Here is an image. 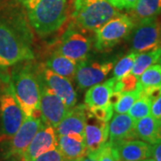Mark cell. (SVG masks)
<instances>
[{
	"instance_id": "cell-1",
	"label": "cell",
	"mask_w": 161,
	"mask_h": 161,
	"mask_svg": "<svg viewBox=\"0 0 161 161\" xmlns=\"http://www.w3.org/2000/svg\"><path fill=\"white\" fill-rule=\"evenodd\" d=\"M31 27L40 37L61 29L68 18L67 0H22Z\"/></svg>"
},
{
	"instance_id": "cell-2",
	"label": "cell",
	"mask_w": 161,
	"mask_h": 161,
	"mask_svg": "<svg viewBox=\"0 0 161 161\" xmlns=\"http://www.w3.org/2000/svg\"><path fill=\"white\" fill-rule=\"evenodd\" d=\"M12 86L25 117H41L40 110V86L37 67L30 61L14 65L10 73Z\"/></svg>"
},
{
	"instance_id": "cell-3",
	"label": "cell",
	"mask_w": 161,
	"mask_h": 161,
	"mask_svg": "<svg viewBox=\"0 0 161 161\" xmlns=\"http://www.w3.org/2000/svg\"><path fill=\"white\" fill-rule=\"evenodd\" d=\"M29 31L0 18V69L33 60Z\"/></svg>"
},
{
	"instance_id": "cell-4",
	"label": "cell",
	"mask_w": 161,
	"mask_h": 161,
	"mask_svg": "<svg viewBox=\"0 0 161 161\" xmlns=\"http://www.w3.org/2000/svg\"><path fill=\"white\" fill-rule=\"evenodd\" d=\"M24 119L13 90L10 74L0 73V142L10 141Z\"/></svg>"
},
{
	"instance_id": "cell-5",
	"label": "cell",
	"mask_w": 161,
	"mask_h": 161,
	"mask_svg": "<svg viewBox=\"0 0 161 161\" xmlns=\"http://www.w3.org/2000/svg\"><path fill=\"white\" fill-rule=\"evenodd\" d=\"M119 14L108 0H75L71 16L78 28L95 31Z\"/></svg>"
},
{
	"instance_id": "cell-6",
	"label": "cell",
	"mask_w": 161,
	"mask_h": 161,
	"mask_svg": "<svg viewBox=\"0 0 161 161\" xmlns=\"http://www.w3.org/2000/svg\"><path fill=\"white\" fill-rule=\"evenodd\" d=\"M135 26L132 17L119 14L95 31L94 47L98 51H108L128 37Z\"/></svg>"
},
{
	"instance_id": "cell-7",
	"label": "cell",
	"mask_w": 161,
	"mask_h": 161,
	"mask_svg": "<svg viewBox=\"0 0 161 161\" xmlns=\"http://www.w3.org/2000/svg\"><path fill=\"white\" fill-rule=\"evenodd\" d=\"M86 32L71 22L61 36L55 52L78 63L87 60L92 44L91 38Z\"/></svg>"
},
{
	"instance_id": "cell-8",
	"label": "cell",
	"mask_w": 161,
	"mask_h": 161,
	"mask_svg": "<svg viewBox=\"0 0 161 161\" xmlns=\"http://www.w3.org/2000/svg\"><path fill=\"white\" fill-rule=\"evenodd\" d=\"M131 33L132 52L143 53L161 47V23L158 17L141 20Z\"/></svg>"
},
{
	"instance_id": "cell-9",
	"label": "cell",
	"mask_w": 161,
	"mask_h": 161,
	"mask_svg": "<svg viewBox=\"0 0 161 161\" xmlns=\"http://www.w3.org/2000/svg\"><path fill=\"white\" fill-rule=\"evenodd\" d=\"M37 73L39 79L63 100L68 109L75 107L77 102V93L71 80L57 75L46 65L37 66Z\"/></svg>"
},
{
	"instance_id": "cell-10",
	"label": "cell",
	"mask_w": 161,
	"mask_h": 161,
	"mask_svg": "<svg viewBox=\"0 0 161 161\" xmlns=\"http://www.w3.org/2000/svg\"><path fill=\"white\" fill-rule=\"evenodd\" d=\"M40 86V110L41 119L47 125L56 127L63 120L68 108L63 100L39 79Z\"/></svg>"
},
{
	"instance_id": "cell-11",
	"label": "cell",
	"mask_w": 161,
	"mask_h": 161,
	"mask_svg": "<svg viewBox=\"0 0 161 161\" xmlns=\"http://www.w3.org/2000/svg\"><path fill=\"white\" fill-rule=\"evenodd\" d=\"M113 67V62H79L75 76L77 86L80 90H86L98 84L105 80Z\"/></svg>"
},
{
	"instance_id": "cell-12",
	"label": "cell",
	"mask_w": 161,
	"mask_h": 161,
	"mask_svg": "<svg viewBox=\"0 0 161 161\" xmlns=\"http://www.w3.org/2000/svg\"><path fill=\"white\" fill-rule=\"evenodd\" d=\"M44 125L41 117L28 116L21 125L18 131L12 137L9 150L7 151V157L11 156H22L23 151L29 146L31 142Z\"/></svg>"
},
{
	"instance_id": "cell-13",
	"label": "cell",
	"mask_w": 161,
	"mask_h": 161,
	"mask_svg": "<svg viewBox=\"0 0 161 161\" xmlns=\"http://www.w3.org/2000/svg\"><path fill=\"white\" fill-rule=\"evenodd\" d=\"M58 148V137L54 127L44 124L22 154L23 161H32L38 156Z\"/></svg>"
},
{
	"instance_id": "cell-14",
	"label": "cell",
	"mask_w": 161,
	"mask_h": 161,
	"mask_svg": "<svg viewBox=\"0 0 161 161\" xmlns=\"http://www.w3.org/2000/svg\"><path fill=\"white\" fill-rule=\"evenodd\" d=\"M108 140V123L96 118L88 112L84 127V142L87 152L95 153Z\"/></svg>"
},
{
	"instance_id": "cell-15",
	"label": "cell",
	"mask_w": 161,
	"mask_h": 161,
	"mask_svg": "<svg viewBox=\"0 0 161 161\" xmlns=\"http://www.w3.org/2000/svg\"><path fill=\"white\" fill-rule=\"evenodd\" d=\"M137 138L135 121L127 113L115 114L108 122V140L110 145Z\"/></svg>"
},
{
	"instance_id": "cell-16",
	"label": "cell",
	"mask_w": 161,
	"mask_h": 161,
	"mask_svg": "<svg viewBox=\"0 0 161 161\" xmlns=\"http://www.w3.org/2000/svg\"><path fill=\"white\" fill-rule=\"evenodd\" d=\"M110 146L118 161H142L151 157V145L143 141L130 140Z\"/></svg>"
},
{
	"instance_id": "cell-17",
	"label": "cell",
	"mask_w": 161,
	"mask_h": 161,
	"mask_svg": "<svg viewBox=\"0 0 161 161\" xmlns=\"http://www.w3.org/2000/svg\"><path fill=\"white\" fill-rule=\"evenodd\" d=\"M89 108L85 104L78 105L68 110L64 119L55 128L57 136L78 133L84 135V127L86 123Z\"/></svg>"
},
{
	"instance_id": "cell-18",
	"label": "cell",
	"mask_w": 161,
	"mask_h": 161,
	"mask_svg": "<svg viewBox=\"0 0 161 161\" xmlns=\"http://www.w3.org/2000/svg\"><path fill=\"white\" fill-rule=\"evenodd\" d=\"M57 137L58 149L63 155L65 161L77 160L87 153L84 135L72 133Z\"/></svg>"
},
{
	"instance_id": "cell-19",
	"label": "cell",
	"mask_w": 161,
	"mask_h": 161,
	"mask_svg": "<svg viewBox=\"0 0 161 161\" xmlns=\"http://www.w3.org/2000/svg\"><path fill=\"white\" fill-rule=\"evenodd\" d=\"M115 77H112L103 83H98L93 85L86 92L84 104L88 108H93L98 107H105L109 105V99L111 94L113 93L114 84H115Z\"/></svg>"
},
{
	"instance_id": "cell-20",
	"label": "cell",
	"mask_w": 161,
	"mask_h": 161,
	"mask_svg": "<svg viewBox=\"0 0 161 161\" xmlns=\"http://www.w3.org/2000/svg\"><path fill=\"white\" fill-rule=\"evenodd\" d=\"M135 132L137 137L153 145L161 141V121L151 115L142 117L135 122Z\"/></svg>"
},
{
	"instance_id": "cell-21",
	"label": "cell",
	"mask_w": 161,
	"mask_h": 161,
	"mask_svg": "<svg viewBox=\"0 0 161 161\" xmlns=\"http://www.w3.org/2000/svg\"><path fill=\"white\" fill-rule=\"evenodd\" d=\"M77 65L78 62L56 52L52 54V56L47 60L46 63V66L48 69L53 71L57 75L67 78L71 81L75 80Z\"/></svg>"
},
{
	"instance_id": "cell-22",
	"label": "cell",
	"mask_w": 161,
	"mask_h": 161,
	"mask_svg": "<svg viewBox=\"0 0 161 161\" xmlns=\"http://www.w3.org/2000/svg\"><path fill=\"white\" fill-rule=\"evenodd\" d=\"M161 59V47L153 49L151 51L139 53L135 58L132 66V75L139 77L147 68L158 63Z\"/></svg>"
},
{
	"instance_id": "cell-23",
	"label": "cell",
	"mask_w": 161,
	"mask_h": 161,
	"mask_svg": "<svg viewBox=\"0 0 161 161\" xmlns=\"http://www.w3.org/2000/svg\"><path fill=\"white\" fill-rule=\"evenodd\" d=\"M132 11L139 21L158 17L161 14V0H138Z\"/></svg>"
},
{
	"instance_id": "cell-24",
	"label": "cell",
	"mask_w": 161,
	"mask_h": 161,
	"mask_svg": "<svg viewBox=\"0 0 161 161\" xmlns=\"http://www.w3.org/2000/svg\"><path fill=\"white\" fill-rule=\"evenodd\" d=\"M142 95V87L139 85L132 92L122 93L119 100L113 106V109L115 114H125L128 113L133 103L138 99Z\"/></svg>"
},
{
	"instance_id": "cell-25",
	"label": "cell",
	"mask_w": 161,
	"mask_h": 161,
	"mask_svg": "<svg viewBox=\"0 0 161 161\" xmlns=\"http://www.w3.org/2000/svg\"><path fill=\"white\" fill-rule=\"evenodd\" d=\"M151 104L152 101L150 98L142 95L131 107V108L128 111V115L136 122L142 117L150 115Z\"/></svg>"
},
{
	"instance_id": "cell-26",
	"label": "cell",
	"mask_w": 161,
	"mask_h": 161,
	"mask_svg": "<svg viewBox=\"0 0 161 161\" xmlns=\"http://www.w3.org/2000/svg\"><path fill=\"white\" fill-rule=\"evenodd\" d=\"M138 54L139 53L136 52H131L125 57L121 58L114 66L113 77H115V79H120L121 77L130 74L132 72L133 64Z\"/></svg>"
},
{
	"instance_id": "cell-27",
	"label": "cell",
	"mask_w": 161,
	"mask_h": 161,
	"mask_svg": "<svg viewBox=\"0 0 161 161\" xmlns=\"http://www.w3.org/2000/svg\"><path fill=\"white\" fill-rule=\"evenodd\" d=\"M139 83V77L132 75V73L121 77L120 79H116L114 84V92L125 93L134 91Z\"/></svg>"
},
{
	"instance_id": "cell-28",
	"label": "cell",
	"mask_w": 161,
	"mask_h": 161,
	"mask_svg": "<svg viewBox=\"0 0 161 161\" xmlns=\"http://www.w3.org/2000/svg\"><path fill=\"white\" fill-rule=\"evenodd\" d=\"M90 112L92 115H94L96 118H98L99 120L108 123L110 119L113 116V106L109 104L108 106L105 107H98V108H89Z\"/></svg>"
},
{
	"instance_id": "cell-29",
	"label": "cell",
	"mask_w": 161,
	"mask_h": 161,
	"mask_svg": "<svg viewBox=\"0 0 161 161\" xmlns=\"http://www.w3.org/2000/svg\"><path fill=\"white\" fill-rule=\"evenodd\" d=\"M92 154L96 158L97 161H118L108 142H106L98 151Z\"/></svg>"
},
{
	"instance_id": "cell-30",
	"label": "cell",
	"mask_w": 161,
	"mask_h": 161,
	"mask_svg": "<svg viewBox=\"0 0 161 161\" xmlns=\"http://www.w3.org/2000/svg\"><path fill=\"white\" fill-rule=\"evenodd\" d=\"M32 161H65L58 148L38 156Z\"/></svg>"
},
{
	"instance_id": "cell-31",
	"label": "cell",
	"mask_w": 161,
	"mask_h": 161,
	"mask_svg": "<svg viewBox=\"0 0 161 161\" xmlns=\"http://www.w3.org/2000/svg\"><path fill=\"white\" fill-rule=\"evenodd\" d=\"M142 95L148 97L151 101H154L156 98H158L161 95V86L142 89Z\"/></svg>"
},
{
	"instance_id": "cell-32",
	"label": "cell",
	"mask_w": 161,
	"mask_h": 161,
	"mask_svg": "<svg viewBox=\"0 0 161 161\" xmlns=\"http://www.w3.org/2000/svg\"><path fill=\"white\" fill-rule=\"evenodd\" d=\"M150 115L156 119L161 121V95L154 101H152L151 108H150Z\"/></svg>"
},
{
	"instance_id": "cell-33",
	"label": "cell",
	"mask_w": 161,
	"mask_h": 161,
	"mask_svg": "<svg viewBox=\"0 0 161 161\" xmlns=\"http://www.w3.org/2000/svg\"><path fill=\"white\" fill-rule=\"evenodd\" d=\"M151 157L156 161H161V141L151 145Z\"/></svg>"
},
{
	"instance_id": "cell-34",
	"label": "cell",
	"mask_w": 161,
	"mask_h": 161,
	"mask_svg": "<svg viewBox=\"0 0 161 161\" xmlns=\"http://www.w3.org/2000/svg\"><path fill=\"white\" fill-rule=\"evenodd\" d=\"M108 1L118 10H123L125 8V0H108Z\"/></svg>"
},
{
	"instance_id": "cell-35",
	"label": "cell",
	"mask_w": 161,
	"mask_h": 161,
	"mask_svg": "<svg viewBox=\"0 0 161 161\" xmlns=\"http://www.w3.org/2000/svg\"><path fill=\"white\" fill-rule=\"evenodd\" d=\"M138 2V0H125V8L128 11H132L133 8L136 6V3Z\"/></svg>"
},
{
	"instance_id": "cell-36",
	"label": "cell",
	"mask_w": 161,
	"mask_h": 161,
	"mask_svg": "<svg viewBox=\"0 0 161 161\" xmlns=\"http://www.w3.org/2000/svg\"><path fill=\"white\" fill-rule=\"evenodd\" d=\"M79 161H97L96 158L94 157V155L92 153H90V152H87L86 154L84 156H82L80 158L78 159Z\"/></svg>"
},
{
	"instance_id": "cell-37",
	"label": "cell",
	"mask_w": 161,
	"mask_h": 161,
	"mask_svg": "<svg viewBox=\"0 0 161 161\" xmlns=\"http://www.w3.org/2000/svg\"><path fill=\"white\" fill-rule=\"evenodd\" d=\"M142 161H156V160L153 158H151V157H150V158H147V159H145V160H142Z\"/></svg>"
},
{
	"instance_id": "cell-38",
	"label": "cell",
	"mask_w": 161,
	"mask_h": 161,
	"mask_svg": "<svg viewBox=\"0 0 161 161\" xmlns=\"http://www.w3.org/2000/svg\"><path fill=\"white\" fill-rule=\"evenodd\" d=\"M74 161H79V160H78V159H77V160H74Z\"/></svg>"
}]
</instances>
